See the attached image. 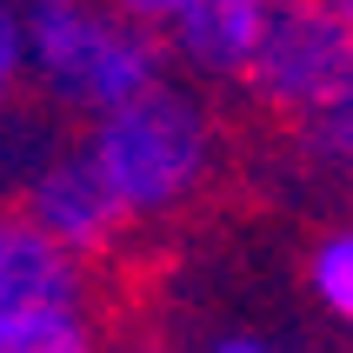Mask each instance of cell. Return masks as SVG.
Here are the masks:
<instances>
[{"label": "cell", "mask_w": 353, "mask_h": 353, "mask_svg": "<svg viewBox=\"0 0 353 353\" xmlns=\"http://www.w3.org/2000/svg\"><path fill=\"white\" fill-rule=\"evenodd\" d=\"M80 154L107 180L127 227H140V220H167L207 194V180L220 174V120L194 87L160 80L140 100L100 114L80 134Z\"/></svg>", "instance_id": "1"}, {"label": "cell", "mask_w": 353, "mask_h": 353, "mask_svg": "<svg viewBox=\"0 0 353 353\" xmlns=\"http://www.w3.org/2000/svg\"><path fill=\"white\" fill-rule=\"evenodd\" d=\"M14 14L27 27V87L54 114L94 127L100 114L167 80L160 34L134 27L107 0H14Z\"/></svg>", "instance_id": "2"}, {"label": "cell", "mask_w": 353, "mask_h": 353, "mask_svg": "<svg viewBox=\"0 0 353 353\" xmlns=\"http://www.w3.org/2000/svg\"><path fill=\"white\" fill-rule=\"evenodd\" d=\"M240 87L294 127L307 114H320L340 87H353V40L334 20V7L327 0H280Z\"/></svg>", "instance_id": "3"}, {"label": "cell", "mask_w": 353, "mask_h": 353, "mask_svg": "<svg viewBox=\"0 0 353 353\" xmlns=\"http://www.w3.org/2000/svg\"><path fill=\"white\" fill-rule=\"evenodd\" d=\"M20 214L34 220L60 254H74L80 267H94L100 254H114L120 240H127V214L114 207L107 180L94 174V160L80 154V140L60 147V154H47L34 174H27Z\"/></svg>", "instance_id": "4"}, {"label": "cell", "mask_w": 353, "mask_h": 353, "mask_svg": "<svg viewBox=\"0 0 353 353\" xmlns=\"http://www.w3.org/2000/svg\"><path fill=\"white\" fill-rule=\"evenodd\" d=\"M40 307H94V267L60 254L20 207H0V320Z\"/></svg>", "instance_id": "5"}, {"label": "cell", "mask_w": 353, "mask_h": 353, "mask_svg": "<svg viewBox=\"0 0 353 353\" xmlns=\"http://www.w3.org/2000/svg\"><path fill=\"white\" fill-rule=\"evenodd\" d=\"M274 7L280 0H194V7L160 34V47L194 80H247L260 40H267Z\"/></svg>", "instance_id": "6"}, {"label": "cell", "mask_w": 353, "mask_h": 353, "mask_svg": "<svg viewBox=\"0 0 353 353\" xmlns=\"http://www.w3.org/2000/svg\"><path fill=\"white\" fill-rule=\"evenodd\" d=\"M0 353H107L94 307H40L0 320Z\"/></svg>", "instance_id": "7"}, {"label": "cell", "mask_w": 353, "mask_h": 353, "mask_svg": "<svg viewBox=\"0 0 353 353\" xmlns=\"http://www.w3.org/2000/svg\"><path fill=\"white\" fill-rule=\"evenodd\" d=\"M300 134V154L314 160L320 174H334V180H353V87H340L320 114H307L294 127Z\"/></svg>", "instance_id": "8"}, {"label": "cell", "mask_w": 353, "mask_h": 353, "mask_svg": "<svg viewBox=\"0 0 353 353\" xmlns=\"http://www.w3.org/2000/svg\"><path fill=\"white\" fill-rule=\"evenodd\" d=\"M307 287L340 327H353V220H340L334 234L314 240V254H307Z\"/></svg>", "instance_id": "9"}, {"label": "cell", "mask_w": 353, "mask_h": 353, "mask_svg": "<svg viewBox=\"0 0 353 353\" xmlns=\"http://www.w3.org/2000/svg\"><path fill=\"white\" fill-rule=\"evenodd\" d=\"M27 94V27H20L14 0H0V107Z\"/></svg>", "instance_id": "10"}, {"label": "cell", "mask_w": 353, "mask_h": 353, "mask_svg": "<svg viewBox=\"0 0 353 353\" xmlns=\"http://www.w3.org/2000/svg\"><path fill=\"white\" fill-rule=\"evenodd\" d=\"M107 7H114V14H127L134 27H147V34H167V27H174L194 0H107Z\"/></svg>", "instance_id": "11"}, {"label": "cell", "mask_w": 353, "mask_h": 353, "mask_svg": "<svg viewBox=\"0 0 353 353\" xmlns=\"http://www.w3.org/2000/svg\"><path fill=\"white\" fill-rule=\"evenodd\" d=\"M214 353H274V347L254 340V334H227V340H214Z\"/></svg>", "instance_id": "12"}, {"label": "cell", "mask_w": 353, "mask_h": 353, "mask_svg": "<svg viewBox=\"0 0 353 353\" xmlns=\"http://www.w3.org/2000/svg\"><path fill=\"white\" fill-rule=\"evenodd\" d=\"M107 353H174L167 340H154V334H134V340H114Z\"/></svg>", "instance_id": "13"}, {"label": "cell", "mask_w": 353, "mask_h": 353, "mask_svg": "<svg viewBox=\"0 0 353 353\" xmlns=\"http://www.w3.org/2000/svg\"><path fill=\"white\" fill-rule=\"evenodd\" d=\"M327 7H334V20L347 27V40H353V0H327Z\"/></svg>", "instance_id": "14"}]
</instances>
